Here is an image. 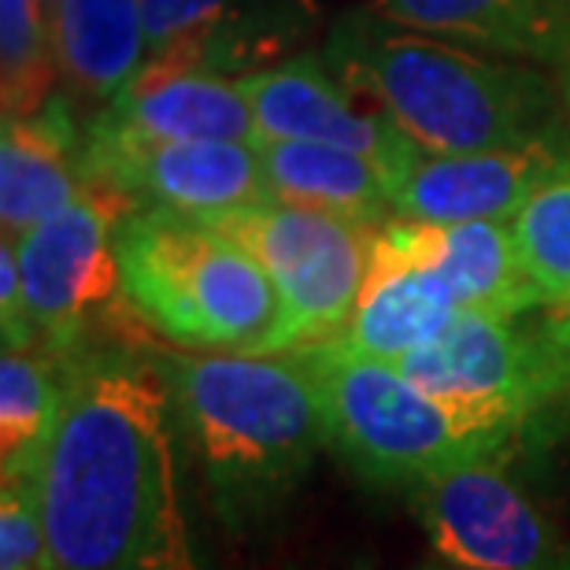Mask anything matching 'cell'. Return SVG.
<instances>
[{
	"mask_svg": "<svg viewBox=\"0 0 570 570\" xmlns=\"http://www.w3.org/2000/svg\"><path fill=\"white\" fill-rule=\"evenodd\" d=\"M38 497L49 570H204L178 485V419L159 360L82 348Z\"/></svg>",
	"mask_w": 570,
	"mask_h": 570,
	"instance_id": "cell-1",
	"label": "cell"
},
{
	"mask_svg": "<svg viewBox=\"0 0 570 570\" xmlns=\"http://www.w3.org/2000/svg\"><path fill=\"white\" fill-rule=\"evenodd\" d=\"M323 60L352 97L393 119L430 156L570 145L560 78L533 63L485 60L371 8H352L330 27Z\"/></svg>",
	"mask_w": 570,
	"mask_h": 570,
	"instance_id": "cell-2",
	"label": "cell"
},
{
	"mask_svg": "<svg viewBox=\"0 0 570 570\" xmlns=\"http://www.w3.org/2000/svg\"><path fill=\"white\" fill-rule=\"evenodd\" d=\"M178 433L234 533L278 519L330 444L323 390L301 348L159 356Z\"/></svg>",
	"mask_w": 570,
	"mask_h": 570,
	"instance_id": "cell-3",
	"label": "cell"
},
{
	"mask_svg": "<svg viewBox=\"0 0 570 570\" xmlns=\"http://www.w3.org/2000/svg\"><path fill=\"white\" fill-rule=\"evenodd\" d=\"M122 301L189 352H285V307L248 248L193 215L134 204L116 226Z\"/></svg>",
	"mask_w": 570,
	"mask_h": 570,
	"instance_id": "cell-4",
	"label": "cell"
},
{
	"mask_svg": "<svg viewBox=\"0 0 570 570\" xmlns=\"http://www.w3.org/2000/svg\"><path fill=\"white\" fill-rule=\"evenodd\" d=\"M401 371L497 455L544 430L570 404V334L544 315L538 326L489 312H455Z\"/></svg>",
	"mask_w": 570,
	"mask_h": 570,
	"instance_id": "cell-5",
	"label": "cell"
},
{
	"mask_svg": "<svg viewBox=\"0 0 570 570\" xmlns=\"http://www.w3.org/2000/svg\"><path fill=\"white\" fill-rule=\"evenodd\" d=\"M301 352L323 390L330 444L363 482L407 493L452 463L497 455L407 379L401 363L363 356L341 337Z\"/></svg>",
	"mask_w": 570,
	"mask_h": 570,
	"instance_id": "cell-6",
	"label": "cell"
},
{
	"mask_svg": "<svg viewBox=\"0 0 570 570\" xmlns=\"http://www.w3.org/2000/svg\"><path fill=\"white\" fill-rule=\"evenodd\" d=\"M215 226L237 237L275 282L285 307V348L345 334L367 282L379 226L278 197L215 219Z\"/></svg>",
	"mask_w": 570,
	"mask_h": 570,
	"instance_id": "cell-7",
	"label": "cell"
},
{
	"mask_svg": "<svg viewBox=\"0 0 570 570\" xmlns=\"http://www.w3.org/2000/svg\"><path fill=\"white\" fill-rule=\"evenodd\" d=\"M430 544L452 567L570 570V541L508 474V455H474L407 489Z\"/></svg>",
	"mask_w": 570,
	"mask_h": 570,
	"instance_id": "cell-8",
	"label": "cell"
},
{
	"mask_svg": "<svg viewBox=\"0 0 570 570\" xmlns=\"http://www.w3.org/2000/svg\"><path fill=\"white\" fill-rule=\"evenodd\" d=\"M130 208L134 204L119 193L86 186L75 204L16 242L38 348L52 356L82 352L89 326L116 296H122L116 226Z\"/></svg>",
	"mask_w": 570,
	"mask_h": 570,
	"instance_id": "cell-9",
	"label": "cell"
},
{
	"mask_svg": "<svg viewBox=\"0 0 570 570\" xmlns=\"http://www.w3.org/2000/svg\"><path fill=\"white\" fill-rule=\"evenodd\" d=\"M86 186L111 189L130 204L170 208L215 223L271 200L259 145L242 141H145L130 134L86 127Z\"/></svg>",
	"mask_w": 570,
	"mask_h": 570,
	"instance_id": "cell-10",
	"label": "cell"
},
{
	"mask_svg": "<svg viewBox=\"0 0 570 570\" xmlns=\"http://www.w3.org/2000/svg\"><path fill=\"white\" fill-rule=\"evenodd\" d=\"M237 86L253 105L259 145L312 141L345 148V153L374 159L393 178V189L426 156L393 119L374 108H360L323 56L296 52L289 60L242 75Z\"/></svg>",
	"mask_w": 570,
	"mask_h": 570,
	"instance_id": "cell-11",
	"label": "cell"
},
{
	"mask_svg": "<svg viewBox=\"0 0 570 570\" xmlns=\"http://www.w3.org/2000/svg\"><path fill=\"white\" fill-rule=\"evenodd\" d=\"M145 63L242 78L315 30V0H141Z\"/></svg>",
	"mask_w": 570,
	"mask_h": 570,
	"instance_id": "cell-12",
	"label": "cell"
},
{
	"mask_svg": "<svg viewBox=\"0 0 570 570\" xmlns=\"http://www.w3.org/2000/svg\"><path fill=\"white\" fill-rule=\"evenodd\" d=\"M455 312L463 307L452 285L426 259V223L390 215L374 234L367 282L341 341L363 356L401 363L430 345Z\"/></svg>",
	"mask_w": 570,
	"mask_h": 570,
	"instance_id": "cell-13",
	"label": "cell"
},
{
	"mask_svg": "<svg viewBox=\"0 0 570 570\" xmlns=\"http://www.w3.org/2000/svg\"><path fill=\"white\" fill-rule=\"evenodd\" d=\"M570 159L563 141H533L519 148H489L463 156H423L393 189V215L419 223L515 219L541 181Z\"/></svg>",
	"mask_w": 570,
	"mask_h": 570,
	"instance_id": "cell-14",
	"label": "cell"
},
{
	"mask_svg": "<svg viewBox=\"0 0 570 570\" xmlns=\"http://www.w3.org/2000/svg\"><path fill=\"white\" fill-rule=\"evenodd\" d=\"M97 127L145 141H242L259 145L253 105L237 78L175 67H141L138 78L100 108Z\"/></svg>",
	"mask_w": 570,
	"mask_h": 570,
	"instance_id": "cell-15",
	"label": "cell"
},
{
	"mask_svg": "<svg viewBox=\"0 0 570 570\" xmlns=\"http://www.w3.org/2000/svg\"><path fill=\"white\" fill-rule=\"evenodd\" d=\"M82 141L75 105L52 94L33 116L4 119L0 134V223L19 242L86 193Z\"/></svg>",
	"mask_w": 570,
	"mask_h": 570,
	"instance_id": "cell-16",
	"label": "cell"
},
{
	"mask_svg": "<svg viewBox=\"0 0 570 570\" xmlns=\"http://www.w3.org/2000/svg\"><path fill=\"white\" fill-rule=\"evenodd\" d=\"M396 27L533 67H570V0H374Z\"/></svg>",
	"mask_w": 570,
	"mask_h": 570,
	"instance_id": "cell-17",
	"label": "cell"
},
{
	"mask_svg": "<svg viewBox=\"0 0 570 570\" xmlns=\"http://www.w3.org/2000/svg\"><path fill=\"white\" fill-rule=\"evenodd\" d=\"M52 52L63 97L108 108L145 67L141 0H60L52 8Z\"/></svg>",
	"mask_w": 570,
	"mask_h": 570,
	"instance_id": "cell-18",
	"label": "cell"
},
{
	"mask_svg": "<svg viewBox=\"0 0 570 570\" xmlns=\"http://www.w3.org/2000/svg\"><path fill=\"white\" fill-rule=\"evenodd\" d=\"M426 259L452 285L466 312L519 318L541 312V301L522 271L515 234L508 219L426 223Z\"/></svg>",
	"mask_w": 570,
	"mask_h": 570,
	"instance_id": "cell-19",
	"label": "cell"
},
{
	"mask_svg": "<svg viewBox=\"0 0 570 570\" xmlns=\"http://www.w3.org/2000/svg\"><path fill=\"white\" fill-rule=\"evenodd\" d=\"M259 156L278 200L371 226H382L393 215V178L367 156L312 141H264Z\"/></svg>",
	"mask_w": 570,
	"mask_h": 570,
	"instance_id": "cell-20",
	"label": "cell"
},
{
	"mask_svg": "<svg viewBox=\"0 0 570 570\" xmlns=\"http://www.w3.org/2000/svg\"><path fill=\"white\" fill-rule=\"evenodd\" d=\"M63 401V356H52L45 348H4V360H0V474L4 482L41 478Z\"/></svg>",
	"mask_w": 570,
	"mask_h": 570,
	"instance_id": "cell-21",
	"label": "cell"
},
{
	"mask_svg": "<svg viewBox=\"0 0 570 570\" xmlns=\"http://www.w3.org/2000/svg\"><path fill=\"white\" fill-rule=\"evenodd\" d=\"M511 234L541 312L570 334V159L533 189L511 219Z\"/></svg>",
	"mask_w": 570,
	"mask_h": 570,
	"instance_id": "cell-22",
	"label": "cell"
},
{
	"mask_svg": "<svg viewBox=\"0 0 570 570\" xmlns=\"http://www.w3.org/2000/svg\"><path fill=\"white\" fill-rule=\"evenodd\" d=\"M4 119L33 116L52 97V11L45 0H0Z\"/></svg>",
	"mask_w": 570,
	"mask_h": 570,
	"instance_id": "cell-23",
	"label": "cell"
},
{
	"mask_svg": "<svg viewBox=\"0 0 570 570\" xmlns=\"http://www.w3.org/2000/svg\"><path fill=\"white\" fill-rule=\"evenodd\" d=\"M0 570H49L38 482L0 485Z\"/></svg>",
	"mask_w": 570,
	"mask_h": 570,
	"instance_id": "cell-24",
	"label": "cell"
},
{
	"mask_svg": "<svg viewBox=\"0 0 570 570\" xmlns=\"http://www.w3.org/2000/svg\"><path fill=\"white\" fill-rule=\"evenodd\" d=\"M560 86H563V100H567V111H570V67L560 71Z\"/></svg>",
	"mask_w": 570,
	"mask_h": 570,
	"instance_id": "cell-25",
	"label": "cell"
},
{
	"mask_svg": "<svg viewBox=\"0 0 570 570\" xmlns=\"http://www.w3.org/2000/svg\"><path fill=\"white\" fill-rule=\"evenodd\" d=\"M56 4H60V0H45V8H49V11H52Z\"/></svg>",
	"mask_w": 570,
	"mask_h": 570,
	"instance_id": "cell-26",
	"label": "cell"
},
{
	"mask_svg": "<svg viewBox=\"0 0 570 570\" xmlns=\"http://www.w3.org/2000/svg\"><path fill=\"white\" fill-rule=\"evenodd\" d=\"M452 570H471V567H452Z\"/></svg>",
	"mask_w": 570,
	"mask_h": 570,
	"instance_id": "cell-27",
	"label": "cell"
}]
</instances>
